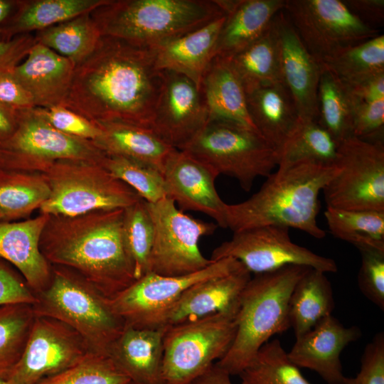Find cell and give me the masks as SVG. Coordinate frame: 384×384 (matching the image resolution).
Instances as JSON below:
<instances>
[{"mask_svg":"<svg viewBox=\"0 0 384 384\" xmlns=\"http://www.w3.org/2000/svg\"><path fill=\"white\" fill-rule=\"evenodd\" d=\"M161 81L151 49L102 36L93 52L75 66L61 105L92 122L151 128Z\"/></svg>","mask_w":384,"mask_h":384,"instance_id":"6da1fadb","label":"cell"},{"mask_svg":"<svg viewBox=\"0 0 384 384\" xmlns=\"http://www.w3.org/2000/svg\"><path fill=\"white\" fill-rule=\"evenodd\" d=\"M124 209L49 215L40 249L51 265L70 269L110 299L135 280L123 234Z\"/></svg>","mask_w":384,"mask_h":384,"instance_id":"7a4b0ae2","label":"cell"},{"mask_svg":"<svg viewBox=\"0 0 384 384\" xmlns=\"http://www.w3.org/2000/svg\"><path fill=\"white\" fill-rule=\"evenodd\" d=\"M336 164L304 161L277 169L260 188L244 201L228 204L225 228L233 233L265 225H279L324 238L316 220L319 196L337 174Z\"/></svg>","mask_w":384,"mask_h":384,"instance_id":"3957f363","label":"cell"},{"mask_svg":"<svg viewBox=\"0 0 384 384\" xmlns=\"http://www.w3.org/2000/svg\"><path fill=\"white\" fill-rule=\"evenodd\" d=\"M90 15L101 36L152 49L225 14L217 0H107Z\"/></svg>","mask_w":384,"mask_h":384,"instance_id":"277c9868","label":"cell"},{"mask_svg":"<svg viewBox=\"0 0 384 384\" xmlns=\"http://www.w3.org/2000/svg\"><path fill=\"white\" fill-rule=\"evenodd\" d=\"M309 268L289 265L251 277L240 298L233 341L215 363L220 368L230 375H239L272 336L290 328L289 299Z\"/></svg>","mask_w":384,"mask_h":384,"instance_id":"5b68a950","label":"cell"},{"mask_svg":"<svg viewBox=\"0 0 384 384\" xmlns=\"http://www.w3.org/2000/svg\"><path fill=\"white\" fill-rule=\"evenodd\" d=\"M52 266L48 286L36 294L34 314L55 319L69 326L95 353L107 356L124 327L107 298L73 270Z\"/></svg>","mask_w":384,"mask_h":384,"instance_id":"8992f818","label":"cell"},{"mask_svg":"<svg viewBox=\"0 0 384 384\" xmlns=\"http://www.w3.org/2000/svg\"><path fill=\"white\" fill-rule=\"evenodd\" d=\"M181 151L209 166L217 175L235 178L249 191L258 177L277 167L274 149L255 129L225 119H210Z\"/></svg>","mask_w":384,"mask_h":384,"instance_id":"52a82bcc","label":"cell"},{"mask_svg":"<svg viewBox=\"0 0 384 384\" xmlns=\"http://www.w3.org/2000/svg\"><path fill=\"white\" fill-rule=\"evenodd\" d=\"M38 173L50 191L48 199L39 208L42 214L75 216L95 210L124 209L141 199L99 163L60 160Z\"/></svg>","mask_w":384,"mask_h":384,"instance_id":"ba28073f","label":"cell"},{"mask_svg":"<svg viewBox=\"0 0 384 384\" xmlns=\"http://www.w3.org/2000/svg\"><path fill=\"white\" fill-rule=\"evenodd\" d=\"M237 314L217 313L166 326L161 367L164 384H188L222 358L235 338Z\"/></svg>","mask_w":384,"mask_h":384,"instance_id":"9c48e42d","label":"cell"},{"mask_svg":"<svg viewBox=\"0 0 384 384\" xmlns=\"http://www.w3.org/2000/svg\"><path fill=\"white\" fill-rule=\"evenodd\" d=\"M105 153L94 142L65 134L31 109L20 110L17 127L0 142V167L5 171L38 173L60 160L100 164Z\"/></svg>","mask_w":384,"mask_h":384,"instance_id":"30bf717a","label":"cell"},{"mask_svg":"<svg viewBox=\"0 0 384 384\" xmlns=\"http://www.w3.org/2000/svg\"><path fill=\"white\" fill-rule=\"evenodd\" d=\"M334 164L338 171L322 190L327 207L384 211L383 142L349 137Z\"/></svg>","mask_w":384,"mask_h":384,"instance_id":"8fae6325","label":"cell"},{"mask_svg":"<svg viewBox=\"0 0 384 384\" xmlns=\"http://www.w3.org/2000/svg\"><path fill=\"white\" fill-rule=\"evenodd\" d=\"M283 11L319 64L379 35L341 0H285Z\"/></svg>","mask_w":384,"mask_h":384,"instance_id":"7c38bea8","label":"cell"},{"mask_svg":"<svg viewBox=\"0 0 384 384\" xmlns=\"http://www.w3.org/2000/svg\"><path fill=\"white\" fill-rule=\"evenodd\" d=\"M242 266L238 260L225 257L213 260L206 268L185 275L164 276L150 272L107 300L124 325L137 328L164 326L168 313L190 287L229 274Z\"/></svg>","mask_w":384,"mask_h":384,"instance_id":"4fadbf2b","label":"cell"},{"mask_svg":"<svg viewBox=\"0 0 384 384\" xmlns=\"http://www.w3.org/2000/svg\"><path fill=\"white\" fill-rule=\"evenodd\" d=\"M154 236L150 272L164 276H181L200 271L213 260L199 247L202 237L212 235L218 225L185 214L169 198L147 203Z\"/></svg>","mask_w":384,"mask_h":384,"instance_id":"5bb4252c","label":"cell"},{"mask_svg":"<svg viewBox=\"0 0 384 384\" xmlns=\"http://www.w3.org/2000/svg\"><path fill=\"white\" fill-rule=\"evenodd\" d=\"M289 230L284 226L265 225L233 233L231 239L213 250L210 260L233 258L254 274L289 265L305 266L324 273L337 272L333 259L294 243Z\"/></svg>","mask_w":384,"mask_h":384,"instance_id":"9a60e30c","label":"cell"},{"mask_svg":"<svg viewBox=\"0 0 384 384\" xmlns=\"http://www.w3.org/2000/svg\"><path fill=\"white\" fill-rule=\"evenodd\" d=\"M91 352L82 337L67 324L35 315L23 351L8 380L12 384H38Z\"/></svg>","mask_w":384,"mask_h":384,"instance_id":"2e32d148","label":"cell"},{"mask_svg":"<svg viewBox=\"0 0 384 384\" xmlns=\"http://www.w3.org/2000/svg\"><path fill=\"white\" fill-rule=\"evenodd\" d=\"M161 86L151 129L172 147L181 150L210 119L203 95L188 78L162 70Z\"/></svg>","mask_w":384,"mask_h":384,"instance_id":"e0dca14e","label":"cell"},{"mask_svg":"<svg viewBox=\"0 0 384 384\" xmlns=\"http://www.w3.org/2000/svg\"><path fill=\"white\" fill-rule=\"evenodd\" d=\"M162 174L166 197L182 210L204 213L225 228L227 203L219 196L218 175L206 164L186 152L176 150L167 161Z\"/></svg>","mask_w":384,"mask_h":384,"instance_id":"ac0fdd59","label":"cell"},{"mask_svg":"<svg viewBox=\"0 0 384 384\" xmlns=\"http://www.w3.org/2000/svg\"><path fill=\"white\" fill-rule=\"evenodd\" d=\"M273 26L282 83L290 93L300 119L318 120L321 65L306 49L283 10L274 18Z\"/></svg>","mask_w":384,"mask_h":384,"instance_id":"d6986e66","label":"cell"},{"mask_svg":"<svg viewBox=\"0 0 384 384\" xmlns=\"http://www.w3.org/2000/svg\"><path fill=\"white\" fill-rule=\"evenodd\" d=\"M361 336L358 327H345L329 315L296 338L287 355L298 368L315 371L328 384H343L346 377L343 373L340 356L349 343Z\"/></svg>","mask_w":384,"mask_h":384,"instance_id":"ffe728a7","label":"cell"},{"mask_svg":"<svg viewBox=\"0 0 384 384\" xmlns=\"http://www.w3.org/2000/svg\"><path fill=\"white\" fill-rule=\"evenodd\" d=\"M75 68L68 58L36 42L11 74L31 95L35 107H48L62 105Z\"/></svg>","mask_w":384,"mask_h":384,"instance_id":"44dd1931","label":"cell"},{"mask_svg":"<svg viewBox=\"0 0 384 384\" xmlns=\"http://www.w3.org/2000/svg\"><path fill=\"white\" fill-rule=\"evenodd\" d=\"M251 278L243 267L190 287L168 313L165 326L198 319L217 313L238 312L241 294Z\"/></svg>","mask_w":384,"mask_h":384,"instance_id":"7402d4cb","label":"cell"},{"mask_svg":"<svg viewBox=\"0 0 384 384\" xmlns=\"http://www.w3.org/2000/svg\"><path fill=\"white\" fill-rule=\"evenodd\" d=\"M49 215L19 222L0 221V258L11 263L36 294L49 284L52 266L40 249Z\"/></svg>","mask_w":384,"mask_h":384,"instance_id":"603a6c76","label":"cell"},{"mask_svg":"<svg viewBox=\"0 0 384 384\" xmlns=\"http://www.w3.org/2000/svg\"><path fill=\"white\" fill-rule=\"evenodd\" d=\"M226 15L151 49L159 70L172 71L192 80L201 90L203 76L215 56Z\"/></svg>","mask_w":384,"mask_h":384,"instance_id":"cb8c5ba5","label":"cell"},{"mask_svg":"<svg viewBox=\"0 0 384 384\" xmlns=\"http://www.w3.org/2000/svg\"><path fill=\"white\" fill-rule=\"evenodd\" d=\"M166 328L124 325L107 356L129 380L141 384H164L161 367Z\"/></svg>","mask_w":384,"mask_h":384,"instance_id":"d4e9b609","label":"cell"},{"mask_svg":"<svg viewBox=\"0 0 384 384\" xmlns=\"http://www.w3.org/2000/svg\"><path fill=\"white\" fill-rule=\"evenodd\" d=\"M284 4L285 0H238L226 14L215 56L229 58L262 37Z\"/></svg>","mask_w":384,"mask_h":384,"instance_id":"484cf974","label":"cell"},{"mask_svg":"<svg viewBox=\"0 0 384 384\" xmlns=\"http://www.w3.org/2000/svg\"><path fill=\"white\" fill-rule=\"evenodd\" d=\"M247 103L255 129L277 154L300 119L290 93L277 83L247 94Z\"/></svg>","mask_w":384,"mask_h":384,"instance_id":"4316f807","label":"cell"},{"mask_svg":"<svg viewBox=\"0 0 384 384\" xmlns=\"http://www.w3.org/2000/svg\"><path fill=\"white\" fill-rule=\"evenodd\" d=\"M95 123L101 130V136L95 143L104 152L149 164L161 173L177 150L151 128L119 122Z\"/></svg>","mask_w":384,"mask_h":384,"instance_id":"83f0119b","label":"cell"},{"mask_svg":"<svg viewBox=\"0 0 384 384\" xmlns=\"http://www.w3.org/2000/svg\"><path fill=\"white\" fill-rule=\"evenodd\" d=\"M201 90L210 119L233 121L255 129L245 89L227 59L213 58L203 76Z\"/></svg>","mask_w":384,"mask_h":384,"instance_id":"f1b7e54d","label":"cell"},{"mask_svg":"<svg viewBox=\"0 0 384 384\" xmlns=\"http://www.w3.org/2000/svg\"><path fill=\"white\" fill-rule=\"evenodd\" d=\"M107 0L21 1L15 14L0 33L9 38L37 32L82 14L90 13Z\"/></svg>","mask_w":384,"mask_h":384,"instance_id":"f546056e","label":"cell"},{"mask_svg":"<svg viewBox=\"0 0 384 384\" xmlns=\"http://www.w3.org/2000/svg\"><path fill=\"white\" fill-rule=\"evenodd\" d=\"M325 274L309 268L292 292L289 319L295 338L302 336L321 319L331 315L335 304L331 284Z\"/></svg>","mask_w":384,"mask_h":384,"instance_id":"4dcf8cb0","label":"cell"},{"mask_svg":"<svg viewBox=\"0 0 384 384\" xmlns=\"http://www.w3.org/2000/svg\"><path fill=\"white\" fill-rule=\"evenodd\" d=\"M225 59L241 82L246 95L263 87L282 83L273 21L262 37Z\"/></svg>","mask_w":384,"mask_h":384,"instance_id":"1f68e13d","label":"cell"},{"mask_svg":"<svg viewBox=\"0 0 384 384\" xmlns=\"http://www.w3.org/2000/svg\"><path fill=\"white\" fill-rule=\"evenodd\" d=\"M39 43L70 60L75 66L95 49L102 36L90 13L35 32Z\"/></svg>","mask_w":384,"mask_h":384,"instance_id":"d6a6232c","label":"cell"},{"mask_svg":"<svg viewBox=\"0 0 384 384\" xmlns=\"http://www.w3.org/2000/svg\"><path fill=\"white\" fill-rule=\"evenodd\" d=\"M317 105L318 122L338 144L353 137V98L347 87L321 65Z\"/></svg>","mask_w":384,"mask_h":384,"instance_id":"836d02e7","label":"cell"},{"mask_svg":"<svg viewBox=\"0 0 384 384\" xmlns=\"http://www.w3.org/2000/svg\"><path fill=\"white\" fill-rule=\"evenodd\" d=\"M37 174L4 171L0 174V221L25 217L48 199L49 186Z\"/></svg>","mask_w":384,"mask_h":384,"instance_id":"e575fe53","label":"cell"},{"mask_svg":"<svg viewBox=\"0 0 384 384\" xmlns=\"http://www.w3.org/2000/svg\"><path fill=\"white\" fill-rule=\"evenodd\" d=\"M338 146L317 120L300 119L277 154V168L286 169L304 161L334 164Z\"/></svg>","mask_w":384,"mask_h":384,"instance_id":"d590c367","label":"cell"},{"mask_svg":"<svg viewBox=\"0 0 384 384\" xmlns=\"http://www.w3.org/2000/svg\"><path fill=\"white\" fill-rule=\"evenodd\" d=\"M331 233L358 250H384V211L352 210L326 207L324 212Z\"/></svg>","mask_w":384,"mask_h":384,"instance_id":"8d00e7d4","label":"cell"},{"mask_svg":"<svg viewBox=\"0 0 384 384\" xmlns=\"http://www.w3.org/2000/svg\"><path fill=\"white\" fill-rule=\"evenodd\" d=\"M346 85L384 72V36L351 46L320 64Z\"/></svg>","mask_w":384,"mask_h":384,"instance_id":"74e56055","label":"cell"},{"mask_svg":"<svg viewBox=\"0 0 384 384\" xmlns=\"http://www.w3.org/2000/svg\"><path fill=\"white\" fill-rule=\"evenodd\" d=\"M238 375L241 384H311L277 338L265 343Z\"/></svg>","mask_w":384,"mask_h":384,"instance_id":"f35d334b","label":"cell"},{"mask_svg":"<svg viewBox=\"0 0 384 384\" xmlns=\"http://www.w3.org/2000/svg\"><path fill=\"white\" fill-rule=\"evenodd\" d=\"M34 317L31 304L0 306V378L8 380L19 361Z\"/></svg>","mask_w":384,"mask_h":384,"instance_id":"ab89813d","label":"cell"},{"mask_svg":"<svg viewBox=\"0 0 384 384\" xmlns=\"http://www.w3.org/2000/svg\"><path fill=\"white\" fill-rule=\"evenodd\" d=\"M123 234L137 280L150 272V257L154 236L153 220L146 202L142 198L124 208Z\"/></svg>","mask_w":384,"mask_h":384,"instance_id":"60d3db41","label":"cell"},{"mask_svg":"<svg viewBox=\"0 0 384 384\" xmlns=\"http://www.w3.org/2000/svg\"><path fill=\"white\" fill-rule=\"evenodd\" d=\"M100 164L112 176L132 188L146 202L154 203L166 198L164 176L156 168L106 153Z\"/></svg>","mask_w":384,"mask_h":384,"instance_id":"b9f144b4","label":"cell"},{"mask_svg":"<svg viewBox=\"0 0 384 384\" xmlns=\"http://www.w3.org/2000/svg\"><path fill=\"white\" fill-rule=\"evenodd\" d=\"M128 380L107 356L91 352L78 363L38 384H124Z\"/></svg>","mask_w":384,"mask_h":384,"instance_id":"7bdbcfd3","label":"cell"},{"mask_svg":"<svg viewBox=\"0 0 384 384\" xmlns=\"http://www.w3.org/2000/svg\"><path fill=\"white\" fill-rule=\"evenodd\" d=\"M361 265L358 274L360 290L370 302L384 309V250L363 247L358 250Z\"/></svg>","mask_w":384,"mask_h":384,"instance_id":"ee69618b","label":"cell"},{"mask_svg":"<svg viewBox=\"0 0 384 384\" xmlns=\"http://www.w3.org/2000/svg\"><path fill=\"white\" fill-rule=\"evenodd\" d=\"M35 112L57 130L80 139L95 142L101 130L95 123L62 105L33 107Z\"/></svg>","mask_w":384,"mask_h":384,"instance_id":"f6af8a7d","label":"cell"},{"mask_svg":"<svg viewBox=\"0 0 384 384\" xmlns=\"http://www.w3.org/2000/svg\"><path fill=\"white\" fill-rule=\"evenodd\" d=\"M353 137L383 142L384 100L365 102L353 98Z\"/></svg>","mask_w":384,"mask_h":384,"instance_id":"bcb514c9","label":"cell"},{"mask_svg":"<svg viewBox=\"0 0 384 384\" xmlns=\"http://www.w3.org/2000/svg\"><path fill=\"white\" fill-rule=\"evenodd\" d=\"M343 384H384V334H377L366 346L359 372Z\"/></svg>","mask_w":384,"mask_h":384,"instance_id":"7dc6e473","label":"cell"},{"mask_svg":"<svg viewBox=\"0 0 384 384\" xmlns=\"http://www.w3.org/2000/svg\"><path fill=\"white\" fill-rule=\"evenodd\" d=\"M36 300L35 294L24 279L0 258V306L16 304L33 305Z\"/></svg>","mask_w":384,"mask_h":384,"instance_id":"c3c4849f","label":"cell"},{"mask_svg":"<svg viewBox=\"0 0 384 384\" xmlns=\"http://www.w3.org/2000/svg\"><path fill=\"white\" fill-rule=\"evenodd\" d=\"M36 42L35 36L31 33L13 38L0 33V75L11 73L26 58Z\"/></svg>","mask_w":384,"mask_h":384,"instance_id":"681fc988","label":"cell"},{"mask_svg":"<svg viewBox=\"0 0 384 384\" xmlns=\"http://www.w3.org/2000/svg\"><path fill=\"white\" fill-rule=\"evenodd\" d=\"M0 103L16 110L35 107L31 95L11 73L0 75Z\"/></svg>","mask_w":384,"mask_h":384,"instance_id":"f907efd6","label":"cell"},{"mask_svg":"<svg viewBox=\"0 0 384 384\" xmlns=\"http://www.w3.org/2000/svg\"><path fill=\"white\" fill-rule=\"evenodd\" d=\"M345 85L356 100L372 102L384 100V72L366 78L353 85Z\"/></svg>","mask_w":384,"mask_h":384,"instance_id":"816d5d0a","label":"cell"},{"mask_svg":"<svg viewBox=\"0 0 384 384\" xmlns=\"http://www.w3.org/2000/svg\"><path fill=\"white\" fill-rule=\"evenodd\" d=\"M347 7L366 23L381 24L384 20L383 0H345Z\"/></svg>","mask_w":384,"mask_h":384,"instance_id":"f5cc1de1","label":"cell"},{"mask_svg":"<svg viewBox=\"0 0 384 384\" xmlns=\"http://www.w3.org/2000/svg\"><path fill=\"white\" fill-rule=\"evenodd\" d=\"M20 110L0 103V142L9 138L15 132Z\"/></svg>","mask_w":384,"mask_h":384,"instance_id":"db71d44e","label":"cell"},{"mask_svg":"<svg viewBox=\"0 0 384 384\" xmlns=\"http://www.w3.org/2000/svg\"><path fill=\"white\" fill-rule=\"evenodd\" d=\"M188 384H233L230 375L215 363Z\"/></svg>","mask_w":384,"mask_h":384,"instance_id":"11a10c76","label":"cell"},{"mask_svg":"<svg viewBox=\"0 0 384 384\" xmlns=\"http://www.w3.org/2000/svg\"><path fill=\"white\" fill-rule=\"evenodd\" d=\"M18 0H0V26L15 14L20 4Z\"/></svg>","mask_w":384,"mask_h":384,"instance_id":"9f6ffc18","label":"cell"},{"mask_svg":"<svg viewBox=\"0 0 384 384\" xmlns=\"http://www.w3.org/2000/svg\"><path fill=\"white\" fill-rule=\"evenodd\" d=\"M0 384H12L9 380L0 378Z\"/></svg>","mask_w":384,"mask_h":384,"instance_id":"6f0895ef","label":"cell"},{"mask_svg":"<svg viewBox=\"0 0 384 384\" xmlns=\"http://www.w3.org/2000/svg\"><path fill=\"white\" fill-rule=\"evenodd\" d=\"M124 384H141V383H136V382H134V381H132V380H128Z\"/></svg>","mask_w":384,"mask_h":384,"instance_id":"680465c9","label":"cell"},{"mask_svg":"<svg viewBox=\"0 0 384 384\" xmlns=\"http://www.w3.org/2000/svg\"><path fill=\"white\" fill-rule=\"evenodd\" d=\"M5 171V170L2 169L0 167V174H1L3 171Z\"/></svg>","mask_w":384,"mask_h":384,"instance_id":"91938a15","label":"cell"},{"mask_svg":"<svg viewBox=\"0 0 384 384\" xmlns=\"http://www.w3.org/2000/svg\"><path fill=\"white\" fill-rule=\"evenodd\" d=\"M0 220H1V218H0Z\"/></svg>","mask_w":384,"mask_h":384,"instance_id":"94428289","label":"cell"}]
</instances>
